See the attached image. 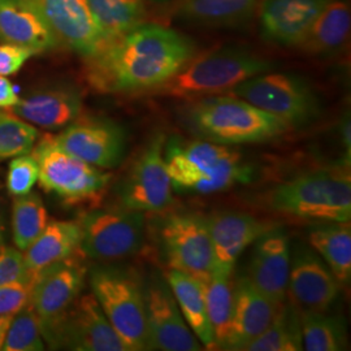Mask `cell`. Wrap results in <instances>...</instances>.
<instances>
[{
	"mask_svg": "<svg viewBox=\"0 0 351 351\" xmlns=\"http://www.w3.org/2000/svg\"><path fill=\"white\" fill-rule=\"evenodd\" d=\"M194 55L193 39L175 29L143 23L86 58V80L106 94L156 90Z\"/></svg>",
	"mask_w": 351,
	"mask_h": 351,
	"instance_id": "1",
	"label": "cell"
},
{
	"mask_svg": "<svg viewBox=\"0 0 351 351\" xmlns=\"http://www.w3.org/2000/svg\"><path fill=\"white\" fill-rule=\"evenodd\" d=\"M164 159L177 193L213 194L252 181L254 169L228 146L204 139L172 137L164 143Z\"/></svg>",
	"mask_w": 351,
	"mask_h": 351,
	"instance_id": "2",
	"label": "cell"
},
{
	"mask_svg": "<svg viewBox=\"0 0 351 351\" xmlns=\"http://www.w3.org/2000/svg\"><path fill=\"white\" fill-rule=\"evenodd\" d=\"M185 121L198 138L224 146L272 141L290 129L276 116L230 94L195 99L185 110Z\"/></svg>",
	"mask_w": 351,
	"mask_h": 351,
	"instance_id": "3",
	"label": "cell"
},
{
	"mask_svg": "<svg viewBox=\"0 0 351 351\" xmlns=\"http://www.w3.org/2000/svg\"><path fill=\"white\" fill-rule=\"evenodd\" d=\"M276 213L315 221L351 219L350 160L315 169L285 181L268 195Z\"/></svg>",
	"mask_w": 351,
	"mask_h": 351,
	"instance_id": "4",
	"label": "cell"
},
{
	"mask_svg": "<svg viewBox=\"0 0 351 351\" xmlns=\"http://www.w3.org/2000/svg\"><path fill=\"white\" fill-rule=\"evenodd\" d=\"M272 62L250 51L223 47L194 55L156 93L175 98L199 99L226 94L254 75L272 71Z\"/></svg>",
	"mask_w": 351,
	"mask_h": 351,
	"instance_id": "5",
	"label": "cell"
},
{
	"mask_svg": "<svg viewBox=\"0 0 351 351\" xmlns=\"http://www.w3.org/2000/svg\"><path fill=\"white\" fill-rule=\"evenodd\" d=\"M91 293L128 351L151 350L143 282L136 272L97 267L90 272Z\"/></svg>",
	"mask_w": 351,
	"mask_h": 351,
	"instance_id": "6",
	"label": "cell"
},
{
	"mask_svg": "<svg viewBox=\"0 0 351 351\" xmlns=\"http://www.w3.org/2000/svg\"><path fill=\"white\" fill-rule=\"evenodd\" d=\"M32 150L39 167L40 188L56 194L65 203H94L103 195L111 180L110 173L64 150L52 136L39 139Z\"/></svg>",
	"mask_w": 351,
	"mask_h": 351,
	"instance_id": "7",
	"label": "cell"
},
{
	"mask_svg": "<svg viewBox=\"0 0 351 351\" xmlns=\"http://www.w3.org/2000/svg\"><path fill=\"white\" fill-rule=\"evenodd\" d=\"M226 94L276 116L290 128L307 125L320 113V103L314 90L295 75L269 71L241 82Z\"/></svg>",
	"mask_w": 351,
	"mask_h": 351,
	"instance_id": "8",
	"label": "cell"
},
{
	"mask_svg": "<svg viewBox=\"0 0 351 351\" xmlns=\"http://www.w3.org/2000/svg\"><path fill=\"white\" fill-rule=\"evenodd\" d=\"M80 251L98 262H114L137 254L145 241V213L120 210H90L80 215Z\"/></svg>",
	"mask_w": 351,
	"mask_h": 351,
	"instance_id": "9",
	"label": "cell"
},
{
	"mask_svg": "<svg viewBox=\"0 0 351 351\" xmlns=\"http://www.w3.org/2000/svg\"><path fill=\"white\" fill-rule=\"evenodd\" d=\"M51 349L75 351H128L93 293L80 294L51 326L42 329Z\"/></svg>",
	"mask_w": 351,
	"mask_h": 351,
	"instance_id": "10",
	"label": "cell"
},
{
	"mask_svg": "<svg viewBox=\"0 0 351 351\" xmlns=\"http://www.w3.org/2000/svg\"><path fill=\"white\" fill-rule=\"evenodd\" d=\"M160 239L168 265L206 282L215 268L213 239L207 217L173 213L164 220Z\"/></svg>",
	"mask_w": 351,
	"mask_h": 351,
	"instance_id": "11",
	"label": "cell"
},
{
	"mask_svg": "<svg viewBox=\"0 0 351 351\" xmlns=\"http://www.w3.org/2000/svg\"><path fill=\"white\" fill-rule=\"evenodd\" d=\"M164 143L163 134L155 136L130 168L119 190L124 208L143 213H160L173 202Z\"/></svg>",
	"mask_w": 351,
	"mask_h": 351,
	"instance_id": "12",
	"label": "cell"
},
{
	"mask_svg": "<svg viewBox=\"0 0 351 351\" xmlns=\"http://www.w3.org/2000/svg\"><path fill=\"white\" fill-rule=\"evenodd\" d=\"M151 350L199 351L204 348L189 328L165 276L143 284Z\"/></svg>",
	"mask_w": 351,
	"mask_h": 351,
	"instance_id": "13",
	"label": "cell"
},
{
	"mask_svg": "<svg viewBox=\"0 0 351 351\" xmlns=\"http://www.w3.org/2000/svg\"><path fill=\"white\" fill-rule=\"evenodd\" d=\"M78 252L43 268L34 278L29 303L40 329L56 322L82 293L88 271Z\"/></svg>",
	"mask_w": 351,
	"mask_h": 351,
	"instance_id": "14",
	"label": "cell"
},
{
	"mask_svg": "<svg viewBox=\"0 0 351 351\" xmlns=\"http://www.w3.org/2000/svg\"><path fill=\"white\" fill-rule=\"evenodd\" d=\"M58 39L85 59L106 45L88 0H26Z\"/></svg>",
	"mask_w": 351,
	"mask_h": 351,
	"instance_id": "15",
	"label": "cell"
},
{
	"mask_svg": "<svg viewBox=\"0 0 351 351\" xmlns=\"http://www.w3.org/2000/svg\"><path fill=\"white\" fill-rule=\"evenodd\" d=\"M55 139L64 150L101 169L117 167L125 155L124 129L104 119H75Z\"/></svg>",
	"mask_w": 351,
	"mask_h": 351,
	"instance_id": "16",
	"label": "cell"
},
{
	"mask_svg": "<svg viewBox=\"0 0 351 351\" xmlns=\"http://www.w3.org/2000/svg\"><path fill=\"white\" fill-rule=\"evenodd\" d=\"M341 284L313 247L300 246L291 255L289 300L300 311H326L337 300Z\"/></svg>",
	"mask_w": 351,
	"mask_h": 351,
	"instance_id": "17",
	"label": "cell"
},
{
	"mask_svg": "<svg viewBox=\"0 0 351 351\" xmlns=\"http://www.w3.org/2000/svg\"><path fill=\"white\" fill-rule=\"evenodd\" d=\"M249 268L252 285L271 300L282 303L288 297L291 249L288 233L272 226L254 242Z\"/></svg>",
	"mask_w": 351,
	"mask_h": 351,
	"instance_id": "18",
	"label": "cell"
},
{
	"mask_svg": "<svg viewBox=\"0 0 351 351\" xmlns=\"http://www.w3.org/2000/svg\"><path fill=\"white\" fill-rule=\"evenodd\" d=\"M329 0H264L259 12L262 37L278 46H300Z\"/></svg>",
	"mask_w": 351,
	"mask_h": 351,
	"instance_id": "19",
	"label": "cell"
},
{
	"mask_svg": "<svg viewBox=\"0 0 351 351\" xmlns=\"http://www.w3.org/2000/svg\"><path fill=\"white\" fill-rule=\"evenodd\" d=\"M213 239L215 268L230 277L241 254L272 226L249 213L237 211L217 213L207 217Z\"/></svg>",
	"mask_w": 351,
	"mask_h": 351,
	"instance_id": "20",
	"label": "cell"
},
{
	"mask_svg": "<svg viewBox=\"0 0 351 351\" xmlns=\"http://www.w3.org/2000/svg\"><path fill=\"white\" fill-rule=\"evenodd\" d=\"M233 297V316L224 350L243 351L274 322L282 303L264 295L247 276L237 280Z\"/></svg>",
	"mask_w": 351,
	"mask_h": 351,
	"instance_id": "21",
	"label": "cell"
},
{
	"mask_svg": "<svg viewBox=\"0 0 351 351\" xmlns=\"http://www.w3.org/2000/svg\"><path fill=\"white\" fill-rule=\"evenodd\" d=\"M13 114L29 124L58 130L73 123L82 111L80 91L72 86H53L36 91L11 108Z\"/></svg>",
	"mask_w": 351,
	"mask_h": 351,
	"instance_id": "22",
	"label": "cell"
},
{
	"mask_svg": "<svg viewBox=\"0 0 351 351\" xmlns=\"http://www.w3.org/2000/svg\"><path fill=\"white\" fill-rule=\"evenodd\" d=\"M0 39L36 53L59 45L50 27L26 0H0Z\"/></svg>",
	"mask_w": 351,
	"mask_h": 351,
	"instance_id": "23",
	"label": "cell"
},
{
	"mask_svg": "<svg viewBox=\"0 0 351 351\" xmlns=\"http://www.w3.org/2000/svg\"><path fill=\"white\" fill-rule=\"evenodd\" d=\"M186 324L207 350H216L213 326L207 314L204 285L195 277L172 269L164 275Z\"/></svg>",
	"mask_w": 351,
	"mask_h": 351,
	"instance_id": "24",
	"label": "cell"
},
{
	"mask_svg": "<svg viewBox=\"0 0 351 351\" xmlns=\"http://www.w3.org/2000/svg\"><path fill=\"white\" fill-rule=\"evenodd\" d=\"M80 242L81 229L77 221H51L24 251L27 271L36 278L43 268L80 251Z\"/></svg>",
	"mask_w": 351,
	"mask_h": 351,
	"instance_id": "25",
	"label": "cell"
},
{
	"mask_svg": "<svg viewBox=\"0 0 351 351\" xmlns=\"http://www.w3.org/2000/svg\"><path fill=\"white\" fill-rule=\"evenodd\" d=\"M350 25L349 1L329 0L298 47L313 55L335 53L345 46Z\"/></svg>",
	"mask_w": 351,
	"mask_h": 351,
	"instance_id": "26",
	"label": "cell"
},
{
	"mask_svg": "<svg viewBox=\"0 0 351 351\" xmlns=\"http://www.w3.org/2000/svg\"><path fill=\"white\" fill-rule=\"evenodd\" d=\"M308 241L341 285H348L351 280L350 221H324L311 228Z\"/></svg>",
	"mask_w": 351,
	"mask_h": 351,
	"instance_id": "27",
	"label": "cell"
},
{
	"mask_svg": "<svg viewBox=\"0 0 351 351\" xmlns=\"http://www.w3.org/2000/svg\"><path fill=\"white\" fill-rule=\"evenodd\" d=\"M259 0H177L176 14L189 24L233 25L247 20Z\"/></svg>",
	"mask_w": 351,
	"mask_h": 351,
	"instance_id": "28",
	"label": "cell"
},
{
	"mask_svg": "<svg viewBox=\"0 0 351 351\" xmlns=\"http://www.w3.org/2000/svg\"><path fill=\"white\" fill-rule=\"evenodd\" d=\"M106 45L145 23V0H88Z\"/></svg>",
	"mask_w": 351,
	"mask_h": 351,
	"instance_id": "29",
	"label": "cell"
},
{
	"mask_svg": "<svg viewBox=\"0 0 351 351\" xmlns=\"http://www.w3.org/2000/svg\"><path fill=\"white\" fill-rule=\"evenodd\" d=\"M300 350H303L300 310L293 302L285 298L274 322L243 351Z\"/></svg>",
	"mask_w": 351,
	"mask_h": 351,
	"instance_id": "30",
	"label": "cell"
},
{
	"mask_svg": "<svg viewBox=\"0 0 351 351\" xmlns=\"http://www.w3.org/2000/svg\"><path fill=\"white\" fill-rule=\"evenodd\" d=\"M303 349L341 351L348 348L346 324L341 316L326 311H300Z\"/></svg>",
	"mask_w": 351,
	"mask_h": 351,
	"instance_id": "31",
	"label": "cell"
},
{
	"mask_svg": "<svg viewBox=\"0 0 351 351\" xmlns=\"http://www.w3.org/2000/svg\"><path fill=\"white\" fill-rule=\"evenodd\" d=\"M203 285L216 349L224 350L233 316V285L230 284V277L217 271H213L211 277L203 282Z\"/></svg>",
	"mask_w": 351,
	"mask_h": 351,
	"instance_id": "32",
	"label": "cell"
},
{
	"mask_svg": "<svg viewBox=\"0 0 351 351\" xmlns=\"http://www.w3.org/2000/svg\"><path fill=\"white\" fill-rule=\"evenodd\" d=\"M49 224L47 210L37 193L16 197L12 207L13 242L24 251L37 239Z\"/></svg>",
	"mask_w": 351,
	"mask_h": 351,
	"instance_id": "33",
	"label": "cell"
},
{
	"mask_svg": "<svg viewBox=\"0 0 351 351\" xmlns=\"http://www.w3.org/2000/svg\"><path fill=\"white\" fill-rule=\"evenodd\" d=\"M46 349L40 323L36 311L27 303L23 310L13 315L3 351H40Z\"/></svg>",
	"mask_w": 351,
	"mask_h": 351,
	"instance_id": "34",
	"label": "cell"
},
{
	"mask_svg": "<svg viewBox=\"0 0 351 351\" xmlns=\"http://www.w3.org/2000/svg\"><path fill=\"white\" fill-rule=\"evenodd\" d=\"M38 136L37 129L25 120L0 112V162L32 151Z\"/></svg>",
	"mask_w": 351,
	"mask_h": 351,
	"instance_id": "35",
	"label": "cell"
},
{
	"mask_svg": "<svg viewBox=\"0 0 351 351\" xmlns=\"http://www.w3.org/2000/svg\"><path fill=\"white\" fill-rule=\"evenodd\" d=\"M39 167L32 154H23L13 158L7 173V188L14 195H25L37 184Z\"/></svg>",
	"mask_w": 351,
	"mask_h": 351,
	"instance_id": "36",
	"label": "cell"
},
{
	"mask_svg": "<svg viewBox=\"0 0 351 351\" xmlns=\"http://www.w3.org/2000/svg\"><path fill=\"white\" fill-rule=\"evenodd\" d=\"M34 281L26 267L24 252L0 245V287Z\"/></svg>",
	"mask_w": 351,
	"mask_h": 351,
	"instance_id": "37",
	"label": "cell"
},
{
	"mask_svg": "<svg viewBox=\"0 0 351 351\" xmlns=\"http://www.w3.org/2000/svg\"><path fill=\"white\" fill-rule=\"evenodd\" d=\"M33 282H19L0 287V315H14L30 301Z\"/></svg>",
	"mask_w": 351,
	"mask_h": 351,
	"instance_id": "38",
	"label": "cell"
},
{
	"mask_svg": "<svg viewBox=\"0 0 351 351\" xmlns=\"http://www.w3.org/2000/svg\"><path fill=\"white\" fill-rule=\"evenodd\" d=\"M36 55V51L16 45L0 46V75H12L17 73L24 64Z\"/></svg>",
	"mask_w": 351,
	"mask_h": 351,
	"instance_id": "39",
	"label": "cell"
},
{
	"mask_svg": "<svg viewBox=\"0 0 351 351\" xmlns=\"http://www.w3.org/2000/svg\"><path fill=\"white\" fill-rule=\"evenodd\" d=\"M20 101L12 82L0 75V108H12Z\"/></svg>",
	"mask_w": 351,
	"mask_h": 351,
	"instance_id": "40",
	"label": "cell"
},
{
	"mask_svg": "<svg viewBox=\"0 0 351 351\" xmlns=\"http://www.w3.org/2000/svg\"><path fill=\"white\" fill-rule=\"evenodd\" d=\"M13 315H0V350L4 345L8 328L11 326Z\"/></svg>",
	"mask_w": 351,
	"mask_h": 351,
	"instance_id": "41",
	"label": "cell"
},
{
	"mask_svg": "<svg viewBox=\"0 0 351 351\" xmlns=\"http://www.w3.org/2000/svg\"><path fill=\"white\" fill-rule=\"evenodd\" d=\"M152 1H164V0H152Z\"/></svg>",
	"mask_w": 351,
	"mask_h": 351,
	"instance_id": "42",
	"label": "cell"
},
{
	"mask_svg": "<svg viewBox=\"0 0 351 351\" xmlns=\"http://www.w3.org/2000/svg\"><path fill=\"white\" fill-rule=\"evenodd\" d=\"M0 245H1V239H0Z\"/></svg>",
	"mask_w": 351,
	"mask_h": 351,
	"instance_id": "43",
	"label": "cell"
}]
</instances>
